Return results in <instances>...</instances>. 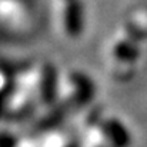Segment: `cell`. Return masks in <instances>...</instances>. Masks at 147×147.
<instances>
[{
  "mask_svg": "<svg viewBox=\"0 0 147 147\" xmlns=\"http://www.w3.org/2000/svg\"><path fill=\"white\" fill-rule=\"evenodd\" d=\"M146 42L147 26L139 30V33H131V29L126 22L110 42L107 61L111 76L117 77V80H127L134 76L139 63L144 59Z\"/></svg>",
  "mask_w": 147,
  "mask_h": 147,
  "instance_id": "cell-1",
  "label": "cell"
}]
</instances>
